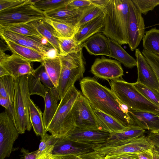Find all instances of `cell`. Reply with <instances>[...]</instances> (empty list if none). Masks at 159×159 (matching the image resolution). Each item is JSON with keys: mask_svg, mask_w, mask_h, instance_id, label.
I'll return each mask as SVG.
<instances>
[{"mask_svg": "<svg viewBox=\"0 0 159 159\" xmlns=\"http://www.w3.org/2000/svg\"><path fill=\"white\" fill-rule=\"evenodd\" d=\"M80 85L83 95L93 108L111 116L125 126L136 125L128 108L119 100L111 89L90 77L83 78Z\"/></svg>", "mask_w": 159, "mask_h": 159, "instance_id": "obj_1", "label": "cell"}, {"mask_svg": "<svg viewBox=\"0 0 159 159\" xmlns=\"http://www.w3.org/2000/svg\"><path fill=\"white\" fill-rule=\"evenodd\" d=\"M129 0H108L104 7L105 21L101 31L120 45L128 44Z\"/></svg>", "mask_w": 159, "mask_h": 159, "instance_id": "obj_2", "label": "cell"}, {"mask_svg": "<svg viewBox=\"0 0 159 159\" xmlns=\"http://www.w3.org/2000/svg\"><path fill=\"white\" fill-rule=\"evenodd\" d=\"M80 92L74 84L60 100L57 111L47 129L56 138L66 137L76 127L74 105Z\"/></svg>", "mask_w": 159, "mask_h": 159, "instance_id": "obj_3", "label": "cell"}, {"mask_svg": "<svg viewBox=\"0 0 159 159\" xmlns=\"http://www.w3.org/2000/svg\"><path fill=\"white\" fill-rule=\"evenodd\" d=\"M111 90L119 100L129 110L150 112L159 115V107L143 95L132 83L120 79L109 82Z\"/></svg>", "mask_w": 159, "mask_h": 159, "instance_id": "obj_4", "label": "cell"}, {"mask_svg": "<svg viewBox=\"0 0 159 159\" xmlns=\"http://www.w3.org/2000/svg\"><path fill=\"white\" fill-rule=\"evenodd\" d=\"M61 68L57 89L60 100L69 88L83 78L85 69L82 48L65 56H59Z\"/></svg>", "mask_w": 159, "mask_h": 159, "instance_id": "obj_5", "label": "cell"}, {"mask_svg": "<svg viewBox=\"0 0 159 159\" xmlns=\"http://www.w3.org/2000/svg\"><path fill=\"white\" fill-rule=\"evenodd\" d=\"M30 95L28 84V75L16 79L15 89L13 105L15 126L19 134L30 131L32 126L30 122L29 107Z\"/></svg>", "mask_w": 159, "mask_h": 159, "instance_id": "obj_6", "label": "cell"}, {"mask_svg": "<svg viewBox=\"0 0 159 159\" xmlns=\"http://www.w3.org/2000/svg\"><path fill=\"white\" fill-rule=\"evenodd\" d=\"M153 146L144 134L135 139L116 141H106L95 146L88 154L102 156L124 152L139 153L152 148Z\"/></svg>", "mask_w": 159, "mask_h": 159, "instance_id": "obj_7", "label": "cell"}, {"mask_svg": "<svg viewBox=\"0 0 159 159\" xmlns=\"http://www.w3.org/2000/svg\"><path fill=\"white\" fill-rule=\"evenodd\" d=\"M45 18L44 13L35 7L29 0L19 6L0 11V26L28 23Z\"/></svg>", "mask_w": 159, "mask_h": 159, "instance_id": "obj_8", "label": "cell"}, {"mask_svg": "<svg viewBox=\"0 0 159 159\" xmlns=\"http://www.w3.org/2000/svg\"><path fill=\"white\" fill-rule=\"evenodd\" d=\"M19 134L14 123L6 111L0 114V159L10 156Z\"/></svg>", "mask_w": 159, "mask_h": 159, "instance_id": "obj_9", "label": "cell"}, {"mask_svg": "<svg viewBox=\"0 0 159 159\" xmlns=\"http://www.w3.org/2000/svg\"><path fill=\"white\" fill-rule=\"evenodd\" d=\"M73 107L76 127L84 129L100 130L93 107L80 92Z\"/></svg>", "mask_w": 159, "mask_h": 159, "instance_id": "obj_10", "label": "cell"}, {"mask_svg": "<svg viewBox=\"0 0 159 159\" xmlns=\"http://www.w3.org/2000/svg\"><path fill=\"white\" fill-rule=\"evenodd\" d=\"M129 1L128 44L132 51L136 49L145 35V24L142 13L132 0Z\"/></svg>", "mask_w": 159, "mask_h": 159, "instance_id": "obj_11", "label": "cell"}, {"mask_svg": "<svg viewBox=\"0 0 159 159\" xmlns=\"http://www.w3.org/2000/svg\"><path fill=\"white\" fill-rule=\"evenodd\" d=\"M90 71L96 77L107 80L119 79L124 75V71L120 62L103 57L95 59Z\"/></svg>", "mask_w": 159, "mask_h": 159, "instance_id": "obj_12", "label": "cell"}, {"mask_svg": "<svg viewBox=\"0 0 159 159\" xmlns=\"http://www.w3.org/2000/svg\"><path fill=\"white\" fill-rule=\"evenodd\" d=\"M95 146L75 142L65 137L57 138L51 155L59 157L79 156L93 151Z\"/></svg>", "mask_w": 159, "mask_h": 159, "instance_id": "obj_13", "label": "cell"}, {"mask_svg": "<svg viewBox=\"0 0 159 159\" xmlns=\"http://www.w3.org/2000/svg\"><path fill=\"white\" fill-rule=\"evenodd\" d=\"M138 79L137 81L159 92V80L139 49L135 51Z\"/></svg>", "mask_w": 159, "mask_h": 159, "instance_id": "obj_14", "label": "cell"}, {"mask_svg": "<svg viewBox=\"0 0 159 159\" xmlns=\"http://www.w3.org/2000/svg\"><path fill=\"white\" fill-rule=\"evenodd\" d=\"M111 135V133L107 132L84 129L76 127L66 137L75 142L96 146L104 143Z\"/></svg>", "mask_w": 159, "mask_h": 159, "instance_id": "obj_15", "label": "cell"}, {"mask_svg": "<svg viewBox=\"0 0 159 159\" xmlns=\"http://www.w3.org/2000/svg\"><path fill=\"white\" fill-rule=\"evenodd\" d=\"M30 62L18 55L13 54L0 62V66L7 70L10 75L16 79L24 75L34 74V70L31 66Z\"/></svg>", "mask_w": 159, "mask_h": 159, "instance_id": "obj_16", "label": "cell"}, {"mask_svg": "<svg viewBox=\"0 0 159 159\" xmlns=\"http://www.w3.org/2000/svg\"><path fill=\"white\" fill-rule=\"evenodd\" d=\"M1 38L11 41L19 45L33 49L47 58L48 52L51 49L32 39L31 37L0 29Z\"/></svg>", "mask_w": 159, "mask_h": 159, "instance_id": "obj_17", "label": "cell"}, {"mask_svg": "<svg viewBox=\"0 0 159 159\" xmlns=\"http://www.w3.org/2000/svg\"><path fill=\"white\" fill-rule=\"evenodd\" d=\"M86 7L77 8L66 6L44 13L46 18L76 26Z\"/></svg>", "mask_w": 159, "mask_h": 159, "instance_id": "obj_18", "label": "cell"}, {"mask_svg": "<svg viewBox=\"0 0 159 159\" xmlns=\"http://www.w3.org/2000/svg\"><path fill=\"white\" fill-rule=\"evenodd\" d=\"M82 45L92 55L109 57L110 54L108 38L99 33L90 37Z\"/></svg>", "mask_w": 159, "mask_h": 159, "instance_id": "obj_19", "label": "cell"}, {"mask_svg": "<svg viewBox=\"0 0 159 159\" xmlns=\"http://www.w3.org/2000/svg\"><path fill=\"white\" fill-rule=\"evenodd\" d=\"M129 112L137 125L144 129L159 131V115L153 112L131 110Z\"/></svg>", "mask_w": 159, "mask_h": 159, "instance_id": "obj_20", "label": "cell"}, {"mask_svg": "<svg viewBox=\"0 0 159 159\" xmlns=\"http://www.w3.org/2000/svg\"><path fill=\"white\" fill-rule=\"evenodd\" d=\"M105 15L103 13L95 19L81 26L74 38L82 44L93 35L101 32L104 26Z\"/></svg>", "mask_w": 159, "mask_h": 159, "instance_id": "obj_21", "label": "cell"}, {"mask_svg": "<svg viewBox=\"0 0 159 159\" xmlns=\"http://www.w3.org/2000/svg\"><path fill=\"white\" fill-rule=\"evenodd\" d=\"M44 99L45 107L43 116L46 131L57 111L58 106V102L60 100L57 88L53 89H48Z\"/></svg>", "mask_w": 159, "mask_h": 159, "instance_id": "obj_22", "label": "cell"}, {"mask_svg": "<svg viewBox=\"0 0 159 159\" xmlns=\"http://www.w3.org/2000/svg\"><path fill=\"white\" fill-rule=\"evenodd\" d=\"M29 23L33 25L42 36L47 39L59 55L60 50L58 38L60 36L53 28L44 19L34 20Z\"/></svg>", "mask_w": 159, "mask_h": 159, "instance_id": "obj_23", "label": "cell"}, {"mask_svg": "<svg viewBox=\"0 0 159 159\" xmlns=\"http://www.w3.org/2000/svg\"><path fill=\"white\" fill-rule=\"evenodd\" d=\"M3 39L13 54L30 62L37 61L41 63L45 58L41 53L33 49L19 45L9 40Z\"/></svg>", "mask_w": 159, "mask_h": 159, "instance_id": "obj_24", "label": "cell"}, {"mask_svg": "<svg viewBox=\"0 0 159 159\" xmlns=\"http://www.w3.org/2000/svg\"><path fill=\"white\" fill-rule=\"evenodd\" d=\"M93 108L100 130L111 133L122 130L127 127L111 116L98 109Z\"/></svg>", "mask_w": 159, "mask_h": 159, "instance_id": "obj_25", "label": "cell"}, {"mask_svg": "<svg viewBox=\"0 0 159 159\" xmlns=\"http://www.w3.org/2000/svg\"><path fill=\"white\" fill-rule=\"evenodd\" d=\"M110 54L109 57L119 61L125 67L132 68L137 66L136 59L129 55L116 41L108 38Z\"/></svg>", "mask_w": 159, "mask_h": 159, "instance_id": "obj_26", "label": "cell"}, {"mask_svg": "<svg viewBox=\"0 0 159 159\" xmlns=\"http://www.w3.org/2000/svg\"><path fill=\"white\" fill-rule=\"evenodd\" d=\"M29 111L30 122L34 133L36 135L43 137L46 133L43 123V113L30 98Z\"/></svg>", "mask_w": 159, "mask_h": 159, "instance_id": "obj_27", "label": "cell"}, {"mask_svg": "<svg viewBox=\"0 0 159 159\" xmlns=\"http://www.w3.org/2000/svg\"><path fill=\"white\" fill-rule=\"evenodd\" d=\"M145 132V129L137 125H131L121 131L111 133L106 141H116L135 139L144 135Z\"/></svg>", "mask_w": 159, "mask_h": 159, "instance_id": "obj_28", "label": "cell"}, {"mask_svg": "<svg viewBox=\"0 0 159 159\" xmlns=\"http://www.w3.org/2000/svg\"><path fill=\"white\" fill-rule=\"evenodd\" d=\"M41 63L44 66L54 86L57 88L61 68L59 56L53 58H45Z\"/></svg>", "mask_w": 159, "mask_h": 159, "instance_id": "obj_29", "label": "cell"}, {"mask_svg": "<svg viewBox=\"0 0 159 159\" xmlns=\"http://www.w3.org/2000/svg\"><path fill=\"white\" fill-rule=\"evenodd\" d=\"M44 20L53 28L60 37L61 38H73L79 29L77 27L73 25L54 20L46 17Z\"/></svg>", "mask_w": 159, "mask_h": 159, "instance_id": "obj_30", "label": "cell"}, {"mask_svg": "<svg viewBox=\"0 0 159 159\" xmlns=\"http://www.w3.org/2000/svg\"><path fill=\"white\" fill-rule=\"evenodd\" d=\"M143 40V49L159 56V30L155 28L146 31Z\"/></svg>", "mask_w": 159, "mask_h": 159, "instance_id": "obj_31", "label": "cell"}, {"mask_svg": "<svg viewBox=\"0 0 159 159\" xmlns=\"http://www.w3.org/2000/svg\"><path fill=\"white\" fill-rule=\"evenodd\" d=\"M0 29L30 37H43L36 29L29 23L0 26Z\"/></svg>", "mask_w": 159, "mask_h": 159, "instance_id": "obj_32", "label": "cell"}, {"mask_svg": "<svg viewBox=\"0 0 159 159\" xmlns=\"http://www.w3.org/2000/svg\"><path fill=\"white\" fill-rule=\"evenodd\" d=\"M31 1L35 7L44 13L66 7L70 0Z\"/></svg>", "mask_w": 159, "mask_h": 159, "instance_id": "obj_33", "label": "cell"}, {"mask_svg": "<svg viewBox=\"0 0 159 159\" xmlns=\"http://www.w3.org/2000/svg\"><path fill=\"white\" fill-rule=\"evenodd\" d=\"M16 79L10 75L0 77V96L8 99L13 103Z\"/></svg>", "mask_w": 159, "mask_h": 159, "instance_id": "obj_34", "label": "cell"}, {"mask_svg": "<svg viewBox=\"0 0 159 159\" xmlns=\"http://www.w3.org/2000/svg\"><path fill=\"white\" fill-rule=\"evenodd\" d=\"M104 7L92 5L86 7L76 26L79 28L100 16L104 13Z\"/></svg>", "mask_w": 159, "mask_h": 159, "instance_id": "obj_35", "label": "cell"}, {"mask_svg": "<svg viewBox=\"0 0 159 159\" xmlns=\"http://www.w3.org/2000/svg\"><path fill=\"white\" fill-rule=\"evenodd\" d=\"M58 41L60 50L59 56H66L71 53L77 52L83 47L82 44H79L74 37L69 39L58 37Z\"/></svg>", "mask_w": 159, "mask_h": 159, "instance_id": "obj_36", "label": "cell"}, {"mask_svg": "<svg viewBox=\"0 0 159 159\" xmlns=\"http://www.w3.org/2000/svg\"><path fill=\"white\" fill-rule=\"evenodd\" d=\"M28 84L30 95H37L43 98L48 90L39 77L34 74L28 75Z\"/></svg>", "mask_w": 159, "mask_h": 159, "instance_id": "obj_37", "label": "cell"}, {"mask_svg": "<svg viewBox=\"0 0 159 159\" xmlns=\"http://www.w3.org/2000/svg\"><path fill=\"white\" fill-rule=\"evenodd\" d=\"M137 89L150 102L159 107V92L139 82L132 83Z\"/></svg>", "mask_w": 159, "mask_h": 159, "instance_id": "obj_38", "label": "cell"}, {"mask_svg": "<svg viewBox=\"0 0 159 159\" xmlns=\"http://www.w3.org/2000/svg\"><path fill=\"white\" fill-rule=\"evenodd\" d=\"M41 138L39 148L37 150L39 157L44 154L51 155L57 138L47 133Z\"/></svg>", "mask_w": 159, "mask_h": 159, "instance_id": "obj_39", "label": "cell"}, {"mask_svg": "<svg viewBox=\"0 0 159 159\" xmlns=\"http://www.w3.org/2000/svg\"><path fill=\"white\" fill-rule=\"evenodd\" d=\"M142 14H146L159 5V0H132Z\"/></svg>", "mask_w": 159, "mask_h": 159, "instance_id": "obj_40", "label": "cell"}, {"mask_svg": "<svg viewBox=\"0 0 159 159\" xmlns=\"http://www.w3.org/2000/svg\"><path fill=\"white\" fill-rule=\"evenodd\" d=\"M34 74L39 78L41 82L48 89H53L56 88L42 63L34 70Z\"/></svg>", "mask_w": 159, "mask_h": 159, "instance_id": "obj_41", "label": "cell"}, {"mask_svg": "<svg viewBox=\"0 0 159 159\" xmlns=\"http://www.w3.org/2000/svg\"><path fill=\"white\" fill-rule=\"evenodd\" d=\"M141 52L159 80V56L144 49Z\"/></svg>", "mask_w": 159, "mask_h": 159, "instance_id": "obj_42", "label": "cell"}, {"mask_svg": "<svg viewBox=\"0 0 159 159\" xmlns=\"http://www.w3.org/2000/svg\"><path fill=\"white\" fill-rule=\"evenodd\" d=\"M29 0H0V11L24 4Z\"/></svg>", "mask_w": 159, "mask_h": 159, "instance_id": "obj_43", "label": "cell"}, {"mask_svg": "<svg viewBox=\"0 0 159 159\" xmlns=\"http://www.w3.org/2000/svg\"><path fill=\"white\" fill-rule=\"evenodd\" d=\"M0 104L5 108V111L12 120L14 124L15 118L13 103L8 99L0 96Z\"/></svg>", "mask_w": 159, "mask_h": 159, "instance_id": "obj_44", "label": "cell"}, {"mask_svg": "<svg viewBox=\"0 0 159 159\" xmlns=\"http://www.w3.org/2000/svg\"><path fill=\"white\" fill-rule=\"evenodd\" d=\"M102 157L105 159H139L137 153L134 152H124Z\"/></svg>", "mask_w": 159, "mask_h": 159, "instance_id": "obj_45", "label": "cell"}, {"mask_svg": "<svg viewBox=\"0 0 159 159\" xmlns=\"http://www.w3.org/2000/svg\"><path fill=\"white\" fill-rule=\"evenodd\" d=\"M92 5L90 0H70L67 6L81 8L89 7Z\"/></svg>", "mask_w": 159, "mask_h": 159, "instance_id": "obj_46", "label": "cell"}, {"mask_svg": "<svg viewBox=\"0 0 159 159\" xmlns=\"http://www.w3.org/2000/svg\"><path fill=\"white\" fill-rule=\"evenodd\" d=\"M147 137L149 142L159 149V131H149Z\"/></svg>", "mask_w": 159, "mask_h": 159, "instance_id": "obj_47", "label": "cell"}, {"mask_svg": "<svg viewBox=\"0 0 159 159\" xmlns=\"http://www.w3.org/2000/svg\"><path fill=\"white\" fill-rule=\"evenodd\" d=\"M20 152L24 159H38L39 157L37 150L30 152L28 150L23 148H21Z\"/></svg>", "mask_w": 159, "mask_h": 159, "instance_id": "obj_48", "label": "cell"}, {"mask_svg": "<svg viewBox=\"0 0 159 159\" xmlns=\"http://www.w3.org/2000/svg\"><path fill=\"white\" fill-rule=\"evenodd\" d=\"M152 148L137 153L139 159H153V154Z\"/></svg>", "mask_w": 159, "mask_h": 159, "instance_id": "obj_49", "label": "cell"}, {"mask_svg": "<svg viewBox=\"0 0 159 159\" xmlns=\"http://www.w3.org/2000/svg\"><path fill=\"white\" fill-rule=\"evenodd\" d=\"M92 5L102 7H104L107 4L108 0H90Z\"/></svg>", "mask_w": 159, "mask_h": 159, "instance_id": "obj_50", "label": "cell"}, {"mask_svg": "<svg viewBox=\"0 0 159 159\" xmlns=\"http://www.w3.org/2000/svg\"><path fill=\"white\" fill-rule=\"evenodd\" d=\"M153 153V159H159V151L153 146L152 148Z\"/></svg>", "mask_w": 159, "mask_h": 159, "instance_id": "obj_51", "label": "cell"}, {"mask_svg": "<svg viewBox=\"0 0 159 159\" xmlns=\"http://www.w3.org/2000/svg\"><path fill=\"white\" fill-rule=\"evenodd\" d=\"M6 54L4 51H0V63L5 60L9 56Z\"/></svg>", "mask_w": 159, "mask_h": 159, "instance_id": "obj_52", "label": "cell"}, {"mask_svg": "<svg viewBox=\"0 0 159 159\" xmlns=\"http://www.w3.org/2000/svg\"><path fill=\"white\" fill-rule=\"evenodd\" d=\"M7 75H10L5 69L0 66V77Z\"/></svg>", "mask_w": 159, "mask_h": 159, "instance_id": "obj_53", "label": "cell"}, {"mask_svg": "<svg viewBox=\"0 0 159 159\" xmlns=\"http://www.w3.org/2000/svg\"><path fill=\"white\" fill-rule=\"evenodd\" d=\"M10 50L9 47L8 45L7 44L6 45L2 41V40H0V51H4L6 50Z\"/></svg>", "mask_w": 159, "mask_h": 159, "instance_id": "obj_54", "label": "cell"}, {"mask_svg": "<svg viewBox=\"0 0 159 159\" xmlns=\"http://www.w3.org/2000/svg\"><path fill=\"white\" fill-rule=\"evenodd\" d=\"M62 159H80L77 156L73 155H67L60 157Z\"/></svg>", "mask_w": 159, "mask_h": 159, "instance_id": "obj_55", "label": "cell"}, {"mask_svg": "<svg viewBox=\"0 0 159 159\" xmlns=\"http://www.w3.org/2000/svg\"><path fill=\"white\" fill-rule=\"evenodd\" d=\"M85 154L92 157L94 159H105L103 157L98 155L91 154L88 153Z\"/></svg>", "mask_w": 159, "mask_h": 159, "instance_id": "obj_56", "label": "cell"}, {"mask_svg": "<svg viewBox=\"0 0 159 159\" xmlns=\"http://www.w3.org/2000/svg\"><path fill=\"white\" fill-rule=\"evenodd\" d=\"M77 157L80 159H94L92 157L86 154H83Z\"/></svg>", "mask_w": 159, "mask_h": 159, "instance_id": "obj_57", "label": "cell"}, {"mask_svg": "<svg viewBox=\"0 0 159 159\" xmlns=\"http://www.w3.org/2000/svg\"><path fill=\"white\" fill-rule=\"evenodd\" d=\"M50 159H62L60 157L50 155H49Z\"/></svg>", "mask_w": 159, "mask_h": 159, "instance_id": "obj_58", "label": "cell"}, {"mask_svg": "<svg viewBox=\"0 0 159 159\" xmlns=\"http://www.w3.org/2000/svg\"><path fill=\"white\" fill-rule=\"evenodd\" d=\"M49 155H45L43 157V159H50V158L49 157Z\"/></svg>", "mask_w": 159, "mask_h": 159, "instance_id": "obj_59", "label": "cell"}, {"mask_svg": "<svg viewBox=\"0 0 159 159\" xmlns=\"http://www.w3.org/2000/svg\"></svg>", "mask_w": 159, "mask_h": 159, "instance_id": "obj_60", "label": "cell"}]
</instances>
